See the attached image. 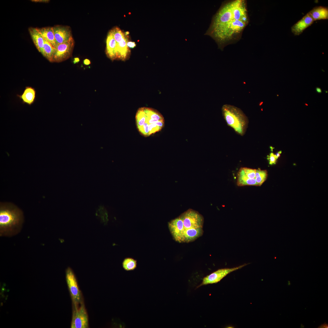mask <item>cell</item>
Returning <instances> with one entry per match:
<instances>
[{
    "label": "cell",
    "mask_w": 328,
    "mask_h": 328,
    "mask_svg": "<svg viewBox=\"0 0 328 328\" xmlns=\"http://www.w3.org/2000/svg\"><path fill=\"white\" fill-rule=\"evenodd\" d=\"M248 21L245 1H227L222 4L213 16L205 35L211 37L222 49L239 38Z\"/></svg>",
    "instance_id": "cell-1"
},
{
    "label": "cell",
    "mask_w": 328,
    "mask_h": 328,
    "mask_svg": "<svg viewBox=\"0 0 328 328\" xmlns=\"http://www.w3.org/2000/svg\"><path fill=\"white\" fill-rule=\"evenodd\" d=\"M23 220V212L17 207L10 203H0V236L17 234L21 229Z\"/></svg>",
    "instance_id": "cell-2"
},
{
    "label": "cell",
    "mask_w": 328,
    "mask_h": 328,
    "mask_svg": "<svg viewBox=\"0 0 328 328\" xmlns=\"http://www.w3.org/2000/svg\"><path fill=\"white\" fill-rule=\"evenodd\" d=\"M135 121L138 131L145 137L160 131L164 125V118L161 114L155 109L147 107L138 110Z\"/></svg>",
    "instance_id": "cell-3"
},
{
    "label": "cell",
    "mask_w": 328,
    "mask_h": 328,
    "mask_svg": "<svg viewBox=\"0 0 328 328\" xmlns=\"http://www.w3.org/2000/svg\"><path fill=\"white\" fill-rule=\"evenodd\" d=\"M222 111L228 125L237 133L243 135L246 131L248 119L242 111L234 106L225 104L222 106Z\"/></svg>",
    "instance_id": "cell-4"
},
{
    "label": "cell",
    "mask_w": 328,
    "mask_h": 328,
    "mask_svg": "<svg viewBox=\"0 0 328 328\" xmlns=\"http://www.w3.org/2000/svg\"><path fill=\"white\" fill-rule=\"evenodd\" d=\"M66 277L72 300L73 307L78 306L84 301L75 274L70 267L68 268L66 271Z\"/></svg>",
    "instance_id": "cell-5"
},
{
    "label": "cell",
    "mask_w": 328,
    "mask_h": 328,
    "mask_svg": "<svg viewBox=\"0 0 328 328\" xmlns=\"http://www.w3.org/2000/svg\"><path fill=\"white\" fill-rule=\"evenodd\" d=\"M71 328L89 327L88 316L84 301L77 307H73Z\"/></svg>",
    "instance_id": "cell-6"
},
{
    "label": "cell",
    "mask_w": 328,
    "mask_h": 328,
    "mask_svg": "<svg viewBox=\"0 0 328 328\" xmlns=\"http://www.w3.org/2000/svg\"><path fill=\"white\" fill-rule=\"evenodd\" d=\"M74 44V40L72 37L66 42L56 45L52 62H61L70 58L72 53Z\"/></svg>",
    "instance_id": "cell-7"
},
{
    "label": "cell",
    "mask_w": 328,
    "mask_h": 328,
    "mask_svg": "<svg viewBox=\"0 0 328 328\" xmlns=\"http://www.w3.org/2000/svg\"><path fill=\"white\" fill-rule=\"evenodd\" d=\"M180 217L182 220L185 229L203 227V218L197 212L189 209L182 214Z\"/></svg>",
    "instance_id": "cell-8"
},
{
    "label": "cell",
    "mask_w": 328,
    "mask_h": 328,
    "mask_svg": "<svg viewBox=\"0 0 328 328\" xmlns=\"http://www.w3.org/2000/svg\"><path fill=\"white\" fill-rule=\"evenodd\" d=\"M248 264H245L239 266L231 268L219 269L204 277L199 287L202 285L217 283L230 273L240 269Z\"/></svg>",
    "instance_id": "cell-9"
},
{
    "label": "cell",
    "mask_w": 328,
    "mask_h": 328,
    "mask_svg": "<svg viewBox=\"0 0 328 328\" xmlns=\"http://www.w3.org/2000/svg\"><path fill=\"white\" fill-rule=\"evenodd\" d=\"M168 226L174 239L179 243L183 242L184 234L185 229L183 221L180 216L169 222Z\"/></svg>",
    "instance_id": "cell-10"
},
{
    "label": "cell",
    "mask_w": 328,
    "mask_h": 328,
    "mask_svg": "<svg viewBox=\"0 0 328 328\" xmlns=\"http://www.w3.org/2000/svg\"><path fill=\"white\" fill-rule=\"evenodd\" d=\"M53 29L56 45L66 42L72 37L69 26L56 25L53 27Z\"/></svg>",
    "instance_id": "cell-11"
},
{
    "label": "cell",
    "mask_w": 328,
    "mask_h": 328,
    "mask_svg": "<svg viewBox=\"0 0 328 328\" xmlns=\"http://www.w3.org/2000/svg\"><path fill=\"white\" fill-rule=\"evenodd\" d=\"M314 21L308 13L292 27V32L295 35H299L306 29L310 26Z\"/></svg>",
    "instance_id": "cell-12"
},
{
    "label": "cell",
    "mask_w": 328,
    "mask_h": 328,
    "mask_svg": "<svg viewBox=\"0 0 328 328\" xmlns=\"http://www.w3.org/2000/svg\"><path fill=\"white\" fill-rule=\"evenodd\" d=\"M106 54L112 60L117 59L116 42L110 31L106 39Z\"/></svg>",
    "instance_id": "cell-13"
},
{
    "label": "cell",
    "mask_w": 328,
    "mask_h": 328,
    "mask_svg": "<svg viewBox=\"0 0 328 328\" xmlns=\"http://www.w3.org/2000/svg\"><path fill=\"white\" fill-rule=\"evenodd\" d=\"M28 31L36 49L41 53L44 41L42 34L36 28L30 27L28 28Z\"/></svg>",
    "instance_id": "cell-14"
},
{
    "label": "cell",
    "mask_w": 328,
    "mask_h": 328,
    "mask_svg": "<svg viewBox=\"0 0 328 328\" xmlns=\"http://www.w3.org/2000/svg\"><path fill=\"white\" fill-rule=\"evenodd\" d=\"M17 96L21 99L23 104L31 105L35 101L36 97V91L35 89L31 87H26L21 95Z\"/></svg>",
    "instance_id": "cell-15"
},
{
    "label": "cell",
    "mask_w": 328,
    "mask_h": 328,
    "mask_svg": "<svg viewBox=\"0 0 328 328\" xmlns=\"http://www.w3.org/2000/svg\"><path fill=\"white\" fill-rule=\"evenodd\" d=\"M125 35L119 42H116L117 59L125 60L129 55V51L127 46L128 40Z\"/></svg>",
    "instance_id": "cell-16"
},
{
    "label": "cell",
    "mask_w": 328,
    "mask_h": 328,
    "mask_svg": "<svg viewBox=\"0 0 328 328\" xmlns=\"http://www.w3.org/2000/svg\"><path fill=\"white\" fill-rule=\"evenodd\" d=\"M308 13L314 21L328 19L327 7L323 6L315 7Z\"/></svg>",
    "instance_id": "cell-17"
},
{
    "label": "cell",
    "mask_w": 328,
    "mask_h": 328,
    "mask_svg": "<svg viewBox=\"0 0 328 328\" xmlns=\"http://www.w3.org/2000/svg\"><path fill=\"white\" fill-rule=\"evenodd\" d=\"M202 227L185 229L183 237V242H189L194 241L201 236L203 233Z\"/></svg>",
    "instance_id": "cell-18"
},
{
    "label": "cell",
    "mask_w": 328,
    "mask_h": 328,
    "mask_svg": "<svg viewBox=\"0 0 328 328\" xmlns=\"http://www.w3.org/2000/svg\"><path fill=\"white\" fill-rule=\"evenodd\" d=\"M237 184L238 186L247 185L258 186L255 178L250 179L246 176L243 168H241L237 173Z\"/></svg>",
    "instance_id": "cell-19"
},
{
    "label": "cell",
    "mask_w": 328,
    "mask_h": 328,
    "mask_svg": "<svg viewBox=\"0 0 328 328\" xmlns=\"http://www.w3.org/2000/svg\"><path fill=\"white\" fill-rule=\"evenodd\" d=\"M37 28L44 40L49 42L55 48L56 44L53 27H46Z\"/></svg>",
    "instance_id": "cell-20"
},
{
    "label": "cell",
    "mask_w": 328,
    "mask_h": 328,
    "mask_svg": "<svg viewBox=\"0 0 328 328\" xmlns=\"http://www.w3.org/2000/svg\"><path fill=\"white\" fill-rule=\"evenodd\" d=\"M54 51L55 48L49 42L44 40V45L41 53L50 62H52Z\"/></svg>",
    "instance_id": "cell-21"
},
{
    "label": "cell",
    "mask_w": 328,
    "mask_h": 328,
    "mask_svg": "<svg viewBox=\"0 0 328 328\" xmlns=\"http://www.w3.org/2000/svg\"><path fill=\"white\" fill-rule=\"evenodd\" d=\"M137 261L133 258L128 257L125 258L122 262V266L124 270L131 271L135 270L137 267Z\"/></svg>",
    "instance_id": "cell-22"
},
{
    "label": "cell",
    "mask_w": 328,
    "mask_h": 328,
    "mask_svg": "<svg viewBox=\"0 0 328 328\" xmlns=\"http://www.w3.org/2000/svg\"><path fill=\"white\" fill-rule=\"evenodd\" d=\"M268 176L266 170L256 169L255 179L258 186H261L266 180Z\"/></svg>",
    "instance_id": "cell-23"
},
{
    "label": "cell",
    "mask_w": 328,
    "mask_h": 328,
    "mask_svg": "<svg viewBox=\"0 0 328 328\" xmlns=\"http://www.w3.org/2000/svg\"><path fill=\"white\" fill-rule=\"evenodd\" d=\"M243 169L245 175L248 178L250 179L255 178L256 169L247 167H243Z\"/></svg>",
    "instance_id": "cell-24"
},
{
    "label": "cell",
    "mask_w": 328,
    "mask_h": 328,
    "mask_svg": "<svg viewBox=\"0 0 328 328\" xmlns=\"http://www.w3.org/2000/svg\"><path fill=\"white\" fill-rule=\"evenodd\" d=\"M267 159L269 161V164L270 165L275 164L277 159L275 155L273 153L271 152L269 156H268Z\"/></svg>",
    "instance_id": "cell-25"
},
{
    "label": "cell",
    "mask_w": 328,
    "mask_h": 328,
    "mask_svg": "<svg viewBox=\"0 0 328 328\" xmlns=\"http://www.w3.org/2000/svg\"><path fill=\"white\" fill-rule=\"evenodd\" d=\"M127 46L129 47L133 48L136 46L135 42H128L127 43Z\"/></svg>",
    "instance_id": "cell-26"
},
{
    "label": "cell",
    "mask_w": 328,
    "mask_h": 328,
    "mask_svg": "<svg viewBox=\"0 0 328 328\" xmlns=\"http://www.w3.org/2000/svg\"><path fill=\"white\" fill-rule=\"evenodd\" d=\"M31 1L32 2H39L45 3H48L50 1L49 0H31Z\"/></svg>",
    "instance_id": "cell-27"
},
{
    "label": "cell",
    "mask_w": 328,
    "mask_h": 328,
    "mask_svg": "<svg viewBox=\"0 0 328 328\" xmlns=\"http://www.w3.org/2000/svg\"><path fill=\"white\" fill-rule=\"evenodd\" d=\"M83 63L85 65H89L91 64V62L89 60L86 59L84 60Z\"/></svg>",
    "instance_id": "cell-28"
},
{
    "label": "cell",
    "mask_w": 328,
    "mask_h": 328,
    "mask_svg": "<svg viewBox=\"0 0 328 328\" xmlns=\"http://www.w3.org/2000/svg\"><path fill=\"white\" fill-rule=\"evenodd\" d=\"M316 92L318 93H321L322 92V90L321 88L318 87H316Z\"/></svg>",
    "instance_id": "cell-29"
},
{
    "label": "cell",
    "mask_w": 328,
    "mask_h": 328,
    "mask_svg": "<svg viewBox=\"0 0 328 328\" xmlns=\"http://www.w3.org/2000/svg\"><path fill=\"white\" fill-rule=\"evenodd\" d=\"M80 61V59L78 57H76L74 59L73 62L74 64L78 63Z\"/></svg>",
    "instance_id": "cell-30"
},
{
    "label": "cell",
    "mask_w": 328,
    "mask_h": 328,
    "mask_svg": "<svg viewBox=\"0 0 328 328\" xmlns=\"http://www.w3.org/2000/svg\"><path fill=\"white\" fill-rule=\"evenodd\" d=\"M282 153V151H279V152L276 153L275 155L277 159H278L280 156L281 154Z\"/></svg>",
    "instance_id": "cell-31"
},
{
    "label": "cell",
    "mask_w": 328,
    "mask_h": 328,
    "mask_svg": "<svg viewBox=\"0 0 328 328\" xmlns=\"http://www.w3.org/2000/svg\"><path fill=\"white\" fill-rule=\"evenodd\" d=\"M319 328H328V325L327 324H325L324 323L322 324L320 326H319Z\"/></svg>",
    "instance_id": "cell-32"
},
{
    "label": "cell",
    "mask_w": 328,
    "mask_h": 328,
    "mask_svg": "<svg viewBox=\"0 0 328 328\" xmlns=\"http://www.w3.org/2000/svg\"><path fill=\"white\" fill-rule=\"evenodd\" d=\"M289 283L288 284L289 285H291V283H290V282L289 281Z\"/></svg>",
    "instance_id": "cell-33"
},
{
    "label": "cell",
    "mask_w": 328,
    "mask_h": 328,
    "mask_svg": "<svg viewBox=\"0 0 328 328\" xmlns=\"http://www.w3.org/2000/svg\"><path fill=\"white\" fill-rule=\"evenodd\" d=\"M305 105H307V106H308V104H306V103H305Z\"/></svg>",
    "instance_id": "cell-34"
}]
</instances>
